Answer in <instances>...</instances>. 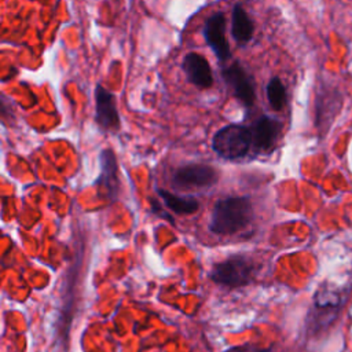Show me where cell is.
<instances>
[{
  "label": "cell",
  "mask_w": 352,
  "mask_h": 352,
  "mask_svg": "<svg viewBox=\"0 0 352 352\" xmlns=\"http://www.w3.org/2000/svg\"><path fill=\"white\" fill-rule=\"evenodd\" d=\"M183 72L187 80L199 89H208L213 85V72L208 59L198 52H188L183 59Z\"/></svg>",
  "instance_id": "10"
},
{
  "label": "cell",
  "mask_w": 352,
  "mask_h": 352,
  "mask_svg": "<svg viewBox=\"0 0 352 352\" xmlns=\"http://www.w3.org/2000/svg\"><path fill=\"white\" fill-rule=\"evenodd\" d=\"M212 148L224 160L242 158L252 148V131L241 124L226 125L214 133Z\"/></svg>",
  "instance_id": "2"
},
{
  "label": "cell",
  "mask_w": 352,
  "mask_h": 352,
  "mask_svg": "<svg viewBox=\"0 0 352 352\" xmlns=\"http://www.w3.org/2000/svg\"><path fill=\"white\" fill-rule=\"evenodd\" d=\"M99 166L100 173L96 179V184L99 186L100 192H103L107 198L114 199L120 190L118 182V166L117 158L111 148H103L99 154Z\"/></svg>",
  "instance_id": "9"
},
{
  "label": "cell",
  "mask_w": 352,
  "mask_h": 352,
  "mask_svg": "<svg viewBox=\"0 0 352 352\" xmlns=\"http://www.w3.org/2000/svg\"><path fill=\"white\" fill-rule=\"evenodd\" d=\"M95 121L103 131H118L121 125L116 96L102 84L95 88Z\"/></svg>",
  "instance_id": "8"
},
{
  "label": "cell",
  "mask_w": 352,
  "mask_h": 352,
  "mask_svg": "<svg viewBox=\"0 0 352 352\" xmlns=\"http://www.w3.org/2000/svg\"><path fill=\"white\" fill-rule=\"evenodd\" d=\"M252 131V148L254 154H270L276 146L282 124L270 116H260L250 126Z\"/></svg>",
  "instance_id": "6"
},
{
  "label": "cell",
  "mask_w": 352,
  "mask_h": 352,
  "mask_svg": "<svg viewBox=\"0 0 352 352\" xmlns=\"http://www.w3.org/2000/svg\"><path fill=\"white\" fill-rule=\"evenodd\" d=\"M219 180L216 168L208 164H187L172 173V183L180 190H201L214 186Z\"/></svg>",
  "instance_id": "5"
},
{
  "label": "cell",
  "mask_w": 352,
  "mask_h": 352,
  "mask_svg": "<svg viewBox=\"0 0 352 352\" xmlns=\"http://www.w3.org/2000/svg\"><path fill=\"white\" fill-rule=\"evenodd\" d=\"M221 77L231 95L246 109L256 102V82L253 76L239 60H232L221 69Z\"/></svg>",
  "instance_id": "4"
},
{
  "label": "cell",
  "mask_w": 352,
  "mask_h": 352,
  "mask_svg": "<svg viewBox=\"0 0 352 352\" xmlns=\"http://www.w3.org/2000/svg\"><path fill=\"white\" fill-rule=\"evenodd\" d=\"M252 220L253 204L249 197H227L214 204L209 230L216 235H232L246 228Z\"/></svg>",
  "instance_id": "1"
},
{
  "label": "cell",
  "mask_w": 352,
  "mask_h": 352,
  "mask_svg": "<svg viewBox=\"0 0 352 352\" xmlns=\"http://www.w3.org/2000/svg\"><path fill=\"white\" fill-rule=\"evenodd\" d=\"M116 1H118V0H116Z\"/></svg>",
  "instance_id": "16"
},
{
  "label": "cell",
  "mask_w": 352,
  "mask_h": 352,
  "mask_svg": "<svg viewBox=\"0 0 352 352\" xmlns=\"http://www.w3.org/2000/svg\"><path fill=\"white\" fill-rule=\"evenodd\" d=\"M224 352H274L272 349H264V348H257L254 345L246 344V345H238V346H232Z\"/></svg>",
  "instance_id": "15"
},
{
  "label": "cell",
  "mask_w": 352,
  "mask_h": 352,
  "mask_svg": "<svg viewBox=\"0 0 352 352\" xmlns=\"http://www.w3.org/2000/svg\"><path fill=\"white\" fill-rule=\"evenodd\" d=\"M253 19L241 4H235L231 12V34L234 40L238 44H246L253 38Z\"/></svg>",
  "instance_id": "11"
},
{
  "label": "cell",
  "mask_w": 352,
  "mask_h": 352,
  "mask_svg": "<svg viewBox=\"0 0 352 352\" xmlns=\"http://www.w3.org/2000/svg\"><path fill=\"white\" fill-rule=\"evenodd\" d=\"M253 274V260L243 254H234L216 263L209 272V278L214 283L226 287H241L252 282Z\"/></svg>",
  "instance_id": "3"
},
{
  "label": "cell",
  "mask_w": 352,
  "mask_h": 352,
  "mask_svg": "<svg viewBox=\"0 0 352 352\" xmlns=\"http://www.w3.org/2000/svg\"><path fill=\"white\" fill-rule=\"evenodd\" d=\"M340 301H341V298H340L338 292H336L334 289L327 287V286L320 287L315 294V305L322 309L334 308L340 304Z\"/></svg>",
  "instance_id": "14"
},
{
  "label": "cell",
  "mask_w": 352,
  "mask_h": 352,
  "mask_svg": "<svg viewBox=\"0 0 352 352\" xmlns=\"http://www.w3.org/2000/svg\"><path fill=\"white\" fill-rule=\"evenodd\" d=\"M160 198L162 199L164 205L176 214H192L199 209V202L195 197L191 195H177L164 188H157Z\"/></svg>",
  "instance_id": "12"
},
{
  "label": "cell",
  "mask_w": 352,
  "mask_h": 352,
  "mask_svg": "<svg viewBox=\"0 0 352 352\" xmlns=\"http://www.w3.org/2000/svg\"><path fill=\"white\" fill-rule=\"evenodd\" d=\"M265 94H267L268 103L274 110L280 111L285 107L286 100H287V94H286V88L279 77H272L268 81V84L265 87Z\"/></svg>",
  "instance_id": "13"
},
{
  "label": "cell",
  "mask_w": 352,
  "mask_h": 352,
  "mask_svg": "<svg viewBox=\"0 0 352 352\" xmlns=\"http://www.w3.org/2000/svg\"><path fill=\"white\" fill-rule=\"evenodd\" d=\"M204 37L219 62L226 63L231 58V48L226 37V16L223 12L210 15L204 25Z\"/></svg>",
  "instance_id": "7"
}]
</instances>
